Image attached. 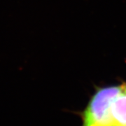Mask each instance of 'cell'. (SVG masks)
<instances>
[{"label":"cell","mask_w":126,"mask_h":126,"mask_svg":"<svg viewBox=\"0 0 126 126\" xmlns=\"http://www.w3.org/2000/svg\"><path fill=\"white\" fill-rule=\"evenodd\" d=\"M110 113L118 126H126V94L123 88L112 101Z\"/></svg>","instance_id":"cell-2"},{"label":"cell","mask_w":126,"mask_h":126,"mask_svg":"<svg viewBox=\"0 0 126 126\" xmlns=\"http://www.w3.org/2000/svg\"><path fill=\"white\" fill-rule=\"evenodd\" d=\"M122 91L123 86H110L97 91L81 113L82 126H118L111 115L110 107Z\"/></svg>","instance_id":"cell-1"},{"label":"cell","mask_w":126,"mask_h":126,"mask_svg":"<svg viewBox=\"0 0 126 126\" xmlns=\"http://www.w3.org/2000/svg\"><path fill=\"white\" fill-rule=\"evenodd\" d=\"M123 91H124V93L126 94V85L125 86H123Z\"/></svg>","instance_id":"cell-3"}]
</instances>
